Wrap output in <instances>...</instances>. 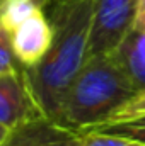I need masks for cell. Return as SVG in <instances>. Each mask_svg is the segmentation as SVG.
I'll return each mask as SVG.
<instances>
[{"instance_id": "cell-2", "label": "cell", "mask_w": 145, "mask_h": 146, "mask_svg": "<svg viewBox=\"0 0 145 146\" xmlns=\"http://www.w3.org/2000/svg\"><path fill=\"white\" fill-rule=\"evenodd\" d=\"M135 94L113 53L89 56L67 92L56 122L75 133L91 131L108 122Z\"/></svg>"}, {"instance_id": "cell-4", "label": "cell", "mask_w": 145, "mask_h": 146, "mask_svg": "<svg viewBox=\"0 0 145 146\" xmlns=\"http://www.w3.org/2000/svg\"><path fill=\"white\" fill-rule=\"evenodd\" d=\"M22 66L0 75V124L9 131L43 117Z\"/></svg>"}, {"instance_id": "cell-6", "label": "cell", "mask_w": 145, "mask_h": 146, "mask_svg": "<svg viewBox=\"0 0 145 146\" xmlns=\"http://www.w3.org/2000/svg\"><path fill=\"white\" fill-rule=\"evenodd\" d=\"M80 133L43 115L9 133L0 146H79Z\"/></svg>"}, {"instance_id": "cell-12", "label": "cell", "mask_w": 145, "mask_h": 146, "mask_svg": "<svg viewBox=\"0 0 145 146\" xmlns=\"http://www.w3.org/2000/svg\"><path fill=\"white\" fill-rule=\"evenodd\" d=\"M144 114H145V90L135 94L121 109L109 119L108 122H113V121H126V119L138 117V115H144Z\"/></svg>"}, {"instance_id": "cell-14", "label": "cell", "mask_w": 145, "mask_h": 146, "mask_svg": "<svg viewBox=\"0 0 145 146\" xmlns=\"http://www.w3.org/2000/svg\"><path fill=\"white\" fill-rule=\"evenodd\" d=\"M9 133H10V131H9L7 127H3V126L0 124V145H2L3 141H5V138L9 136Z\"/></svg>"}, {"instance_id": "cell-7", "label": "cell", "mask_w": 145, "mask_h": 146, "mask_svg": "<svg viewBox=\"0 0 145 146\" xmlns=\"http://www.w3.org/2000/svg\"><path fill=\"white\" fill-rule=\"evenodd\" d=\"M119 68L130 80L135 92L145 90V29H132L113 51Z\"/></svg>"}, {"instance_id": "cell-10", "label": "cell", "mask_w": 145, "mask_h": 146, "mask_svg": "<svg viewBox=\"0 0 145 146\" xmlns=\"http://www.w3.org/2000/svg\"><path fill=\"white\" fill-rule=\"evenodd\" d=\"M79 146H145V143L125 138V136H118V134L87 131V133H80Z\"/></svg>"}, {"instance_id": "cell-5", "label": "cell", "mask_w": 145, "mask_h": 146, "mask_svg": "<svg viewBox=\"0 0 145 146\" xmlns=\"http://www.w3.org/2000/svg\"><path fill=\"white\" fill-rule=\"evenodd\" d=\"M14 54L22 68H33L46 56L53 41V24L41 10L10 33Z\"/></svg>"}, {"instance_id": "cell-8", "label": "cell", "mask_w": 145, "mask_h": 146, "mask_svg": "<svg viewBox=\"0 0 145 146\" xmlns=\"http://www.w3.org/2000/svg\"><path fill=\"white\" fill-rule=\"evenodd\" d=\"M50 0H0V27L9 34L34 14L46 10Z\"/></svg>"}, {"instance_id": "cell-1", "label": "cell", "mask_w": 145, "mask_h": 146, "mask_svg": "<svg viewBox=\"0 0 145 146\" xmlns=\"http://www.w3.org/2000/svg\"><path fill=\"white\" fill-rule=\"evenodd\" d=\"M94 0H73L48 9L53 41L46 56L24 68L39 109L56 122L73 80L89 58V36Z\"/></svg>"}, {"instance_id": "cell-13", "label": "cell", "mask_w": 145, "mask_h": 146, "mask_svg": "<svg viewBox=\"0 0 145 146\" xmlns=\"http://www.w3.org/2000/svg\"><path fill=\"white\" fill-rule=\"evenodd\" d=\"M133 29H145V0H137V14Z\"/></svg>"}, {"instance_id": "cell-11", "label": "cell", "mask_w": 145, "mask_h": 146, "mask_svg": "<svg viewBox=\"0 0 145 146\" xmlns=\"http://www.w3.org/2000/svg\"><path fill=\"white\" fill-rule=\"evenodd\" d=\"M19 66L21 65H19V61H17V58L14 54L10 34L3 27H0V75L14 72Z\"/></svg>"}, {"instance_id": "cell-15", "label": "cell", "mask_w": 145, "mask_h": 146, "mask_svg": "<svg viewBox=\"0 0 145 146\" xmlns=\"http://www.w3.org/2000/svg\"><path fill=\"white\" fill-rule=\"evenodd\" d=\"M68 2H73V0H50V5H48V9L50 7H55V5H62V3H68ZM46 9V10H48Z\"/></svg>"}, {"instance_id": "cell-3", "label": "cell", "mask_w": 145, "mask_h": 146, "mask_svg": "<svg viewBox=\"0 0 145 146\" xmlns=\"http://www.w3.org/2000/svg\"><path fill=\"white\" fill-rule=\"evenodd\" d=\"M137 0H94L89 56L113 53L135 26Z\"/></svg>"}, {"instance_id": "cell-9", "label": "cell", "mask_w": 145, "mask_h": 146, "mask_svg": "<svg viewBox=\"0 0 145 146\" xmlns=\"http://www.w3.org/2000/svg\"><path fill=\"white\" fill-rule=\"evenodd\" d=\"M91 131H101V133H109V134H118L125 136L135 141L145 143V114L138 117H132L126 121H113V122H104ZM87 133V131H85Z\"/></svg>"}]
</instances>
